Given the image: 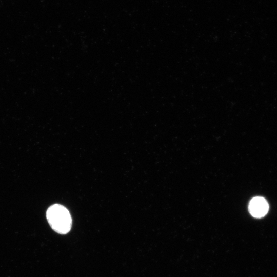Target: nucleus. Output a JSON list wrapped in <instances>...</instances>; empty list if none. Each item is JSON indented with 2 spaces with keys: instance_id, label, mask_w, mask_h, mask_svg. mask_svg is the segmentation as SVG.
Listing matches in <instances>:
<instances>
[{
  "instance_id": "nucleus-1",
  "label": "nucleus",
  "mask_w": 277,
  "mask_h": 277,
  "mask_svg": "<svg viewBox=\"0 0 277 277\" xmlns=\"http://www.w3.org/2000/svg\"><path fill=\"white\" fill-rule=\"evenodd\" d=\"M46 217L51 227L58 233L65 234L70 230L71 217L64 206L57 204L50 206L46 212Z\"/></svg>"
},
{
  "instance_id": "nucleus-2",
  "label": "nucleus",
  "mask_w": 277,
  "mask_h": 277,
  "mask_svg": "<svg viewBox=\"0 0 277 277\" xmlns=\"http://www.w3.org/2000/svg\"><path fill=\"white\" fill-rule=\"evenodd\" d=\"M248 209L250 213L254 217L261 218L268 212L269 205L263 197L256 196L253 198L249 204Z\"/></svg>"
}]
</instances>
